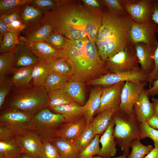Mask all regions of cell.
Returning <instances> with one entry per match:
<instances>
[{"label": "cell", "mask_w": 158, "mask_h": 158, "mask_svg": "<svg viewBox=\"0 0 158 158\" xmlns=\"http://www.w3.org/2000/svg\"><path fill=\"white\" fill-rule=\"evenodd\" d=\"M153 13L151 20L158 26V0H153Z\"/></svg>", "instance_id": "cell-52"}, {"label": "cell", "mask_w": 158, "mask_h": 158, "mask_svg": "<svg viewBox=\"0 0 158 158\" xmlns=\"http://www.w3.org/2000/svg\"><path fill=\"white\" fill-rule=\"evenodd\" d=\"M51 142L56 149L61 158H80V152L75 147L72 142L56 137Z\"/></svg>", "instance_id": "cell-24"}, {"label": "cell", "mask_w": 158, "mask_h": 158, "mask_svg": "<svg viewBox=\"0 0 158 158\" xmlns=\"http://www.w3.org/2000/svg\"><path fill=\"white\" fill-rule=\"evenodd\" d=\"M48 73H55L70 77L72 74V69L70 63L65 59L57 57L45 62Z\"/></svg>", "instance_id": "cell-27"}, {"label": "cell", "mask_w": 158, "mask_h": 158, "mask_svg": "<svg viewBox=\"0 0 158 158\" xmlns=\"http://www.w3.org/2000/svg\"><path fill=\"white\" fill-rule=\"evenodd\" d=\"M49 109L54 113L61 114L66 122H70L85 115L83 106L79 104L61 105Z\"/></svg>", "instance_id": "cell-23"}, {"label": "cell", "mask_w": 158, "mask_h": 158, "mask_svg": "<svg viewBox=\"0 0 158 158\" xmlns=\"http://www.w3.org/2000/svg\"><path fill=\"white\" fill-rule=\"evenodd\" d=\"M32 0H1L0 1V17L20 10L30 4Z\"/></svg>", "instance_id": "cell-35"}, {"label": "cell", "mask_w": 158, "mask_h": 158, "mask_svg": "<svg viewBox=\"0 0 158 158\" xmlns=\"http://www.w3.org/2000/svg\"><path fill=\"white\" fill-rule=\"evenodd\" d=\"M8 25L11 31L16 33L18 35L23 30L27 28L26 26L22 22L21 19L13 21Z\"/></svg>", "instance_id": "cell-50"}, {"label": "cell", "mask_w": 158, "mask_h": 158, "mask_svg": "<svg viewBox=\"0 0 158 158\" xmlns=\"http://www.w3.org/2000/svg\"><path fill=\"white\" fill-rule=\"evenodd\" d=\"M22 153L16 139L0 140V158H21Z\"/></svg>", "instance_id": "cell-29"}, {"label": "cell", "mask_w": 158, "mask_h": 158, "mask_svg": "<svg viewBox=\"0 0 158 158\" xmlns=\"http://www.w3.org/2000/svg\"><path fill=\"white\" fill-rule=\"evenodd\" d=\"M34 130L42 141L51 142L57 137L56 132L66 121L63 116L55 113L48 108L42 109L33 117Z\"/></svg>", "instance_id": "cell-6"}, {"label": "cell", "mask_w": 158, "mask_h": 158, "mask_svg": "<svg viewBox=\"0 0 158 158\" xmlns=\"http://www.w3.org/2000/svg\"><path fill=\"white\" fill-rule=\"evenodd\" d=\"M75 101L81 106L85 104V84L69 79L63 90Z\"/></svg>", "instance_id": "cell-25"}, {"label": "cell", "mask_w": 158, "mask_h": 158, "mask_svg": "<svg viewBox=\"0 0 158 158\" xmlns=\"http://www.w3.org/2000/svg\"><path fill=\"white\" fill-rule=\"evenodd\" d=\"M37 158H61L55 147L49 141H43Z\"/></svg>", "instance_id": "cell-40"}, {"label": "cell", "mask_w": 158, "mask_h": 158, "mask_svg": "<svg viewBox=\"0 0 158 158\" xmlns=\"http://www.w3.org/2000/svg\"><path fill=\"white\" fill-rule=\"evenodd\" d=\"M101 1L106 8L113 13L120 15L128 14L121 5V0H102Z\"/></svg>", "instance_id": "cell-45"}, {"label": "cell", "mask_w": 158, "mask_h": 158, "mask_svg": "<svg viewBox=\"0 0 158 158\" xmlns=\"http://www.w3.org/2000/svg\"><path fill=\"white\" fill-rule=\"evenodd\" d=\"M20 10H18L9 14L0 17V19L8 25L13 21L21 19Z\"/></svg>", "instance_id": "cell-49"}, {"label": "cell", "mask_w": 158, "mask_h": 158, "mask_svg": "<svg viewBox=\"0 0 158 158\" xmlns=\"http://www.w3.org/2000/svg\"><path fill=\"white\" fill-rule=\"evenodd\" d=\"M149 97L143 89L134 105V112L141 123H147L154 114L153 104L150 101Z\"/></svg>", "instance_id": "cell-18"}, {"label": "cell", "mask_w": 158, "mask_h": 158, "mask_svg": "<svg viewBox=\"0 0 158 158\" xmlns=\"http://www.w3.org/2000/svg\"><path fill=\"white\" fill-rule=\"evenodd\" d=\"M156 33L158 35V27L156 30ZM154 68L153 71L149 75L147 82L149 88L151 87L153 81L158 78V44L155 49L154 54Z\"/></svg>", "instance_id": "cell-47"}, {"label": "cell", "mask_w": 158, "mask_h": 158, "mask_svg": "<svg viewBox=\"0 0 158 158\" xmlns=\"http://www.w3.org/2000/svg\"><path fill=\"white\" fill-rule=\"evenodd\" d=\"M127 157L128 156L126 154H123V155L116 157H100L98 156H94L92 158H127Z\"/></svg>", "instance_id": "cell-57"}, {"label": "cell", "mask_w": 158, "mask_h": 158, "mask_svg": "<svg viewBox=\"0 0 158 158\" xmlns=\"http://www.w3.org/2000/svg\"><path fill=\"white\" fill-rule=\"evenodd\" d=\"M13 90V94L4 103V109H18L33 116L41 109L48 108V93L44 86Z\"/></svg>", "instance_id": "cell-4"}, {"label": "cell", "mask_w": 158, "mask_h": 158, "mask_svg": "<svg viewBox=\"0 0 158 158\" xmlns=\"http://www.w3.org/2000/svg\"><path fill=\"white\" fill-rule=\"evenodd\" d=\"M147 138L152 139L154 147L158 148V130L150 127L147 123H141L140 139Z\"/></svg>", "instance_id": "cell-41"}, {"label": "cell", "mask_w": 158, "mask_h": 158, "mask_svg": "<svg viewBox=\"0 0 158 158\" xmlns=\"http://www.w3.org/2000/svg\"><path fill=\"white\" fill-rule=\"evenodd\" d=\"M86 126L85 116L80 117L63 124L57 131V137L73 142L81 134Z\"/></svg>", "instance_id": "cell-17"}, {"label": "cell", "mask_w": 158, "mask_h": 158, "mask_svg": "<svg viewBox=\"0 0 158 158\" xmlns=\"http://www.w3.org/2000/svg\"><path fill=\"white\" fill-rule=\"evenodd\" d=\"M15 138L19 144L22 154H27L34 158H37L43 141L34 129L20 132Z\"/></svg>", "instance_id": "cell-13"}, {"label": "cell", "mask_w": 158, "mask_h": 158, "mask_svg": "<svg viewBox=\"0 0 158 158\" xmlns=\"http://www.w3.org/2000/svg\"><path fill=\"white\" fill-rule=\"evenodd\" d=\"M21 158H34L30 155L25 153H23L22 154Z\"/></svg>", "instance_id": "cell-58"}, {"label": "cell", "mask_w": 158, "mask_h": 158, "mask_svg": "<svg viewBox=\"0 0 158 158\" xmlns=\"http://www.w3.org/2000/svg\"><path fill=\"white\" fill-rule=\"evenodd\" d=\"M13 86L11 80L6 77L0 78V108L1 109L6 99Z\"/></svg>", "instance_id": "cell-43"}, {"label": "cell", "mask_w": 158, "mask_h": 158, "mask_svg": "<svg viewBox=\"0 0 158 158\" xmlns=\"http://www.w3.org/2000/svg\"><path fill=\"white\" fill-rule=\"evenodd\" d=\"M48 95L49 99L48 108L49 109L61 105L79 104L62 89L53 90L48 93Z\"/></svg>", "instance_id": "cell-30"}, {"label": "cell", "mask_w": 158, "mask_h": 158, "mask_svg": "<svg viewBox=\"0 0 158 158\" xmlns=\"http://www.w3.org/2000/svg\"><path fill=\"white\" fill-rule=\"evenodd\" d=\"M53 31L52 28L50 25L44 24L24 37L26 41L30 42L46 41Z\"/></svg>", "instance_id": "cell-37"}, {"label": "cell", "mask_w": 158, "mask_h": 158, "mask_svg": "<svg viewBox=\"0 0 158 158\" xmlns=\"http://www.w3.org/2000/svg\"><path fill=\"white\" fill-rule=\"evenodd\" d=\"M20 14L22 22L29 30L35 28L36 30L35 27L39 22L42 16L41 10L28 4L24 6Z\"/></svg>", "instance_id": "cell-26"}, {"label": "cell", "mask_w": 158, "mask_h": 158, "mask_svg": "<svg viewBox=\"0 0 158 158\" xmlns=\"http://www.w3.org/2000/svg\"><path fill=\"white\" fill-rule=\"evenodd\" d=\"M32 66L15 68L11 80L13 89L21 90L32 87L30 83L32 79Z\"/></svg>", "instance_id": "cell-22"}, {"label": "cell", "mask_w": 158, "mask_h": 158, "mask_svg": "<svg viewBox=\"0 0 158 158\" xmlns=\"http://www.w3.org/2000/svg\"><path fill=\"white\" fill-rule=\"evenodd\" d=\"M125 82L103 87L100 106L95 114L112 109L118 111L121 104V94ZM95 115V114H94Z\"/></svg>", "instance_id": "cell-14"}, {"label": "cell", "mask_w": 158, "mask_h": 158, "mask_svg": "<svg viewBox=\"0 0 158 158\" xmlns=\"http://www.w3.org/2000/svg\"><path fill=\"white\" fill-rule=\"evenodd\" d=\"M18 133L10 128L0 124V140L14 138Z\"/></svg>", "instance_id": "cell-48"}, {"label": "cell", "mask_w": 158, "mask_h": 158, "mask_svg": "<svg viewBox=\"0 0 158 158\" xmlns=\"http://www.w3.org/2000/svg\"><path fill=\"white\" fill-rule=\"evenodd\" d=\"M148 77L149 75L144 73L140 68L128 71L109 72L91 80L85 84L99 85L104 87L121 82H147Z\"/></svg>", "instance_id": "cell-8"}, {"label": "cell", "mask_w": 158, "mask_h": 158, "mask_svg": "<svg viewBox=\"0 0 158 158\" xmlns=\"http://www.w3.org/2000/svg\"><path fill=\"white\" fill-rule=\"evenodd\" d=\"M157 27V24L152 20L144 23L138 24L131 19L128 36L133 44L141 42L148 45L157 46L158 40L156 34Z\"/></svg>", "instance_id": "cell-10"}, {"label": "cell", "mask_w": 158, "mask_h": 158, "mask_svg": "<svg viewBox=\"0 0 158 158\" xmlns=\"http://www.w3.org/2000/svg\"><path fill=\"white\" fill-rule=\"evenodd\" d=\"M10 31H11V30L9 26L1 20L0 19V32L1 34H2L3 35L4 34Z\"/></svg>", "instance_id": "cell-54"}, {"label": "cell", "mask_w": 158, "mask_h": 158, "mask_svg": "<svg viewBox=\"0 0 158 158\" xmlns=\"http://www.w3.org/2000/svg\"><path fill=\"white\" fill-rule=\"evenodd\" d=\"M143 158H158V148L154 147Z\"/></svg>", "instance_id": "cell-55"}, {"label": "cell", "mask_w": 158, "mask_h": 158, "mask_svg": "<svg viewBox=\"0 0 158 158\" xmlns=\"http://www.w3.org/2000/svg\"><path fill=\"white\" fill-rule=\"evenodd\" d=\"M81 2L92 13L97 15H102L106 8L101 0H82Z\"/></svg>", "instance_id": "cell-44"}, {"label": "cell", "mask_w": 158, "mask_h": 158, "mask_svg": "<svg viewBox=\"0 0 158 158\" xmlns=\"http://www.w3.org/2000/svg\"><path fill=\"white\" fill-rule=\"evenodd\" d=\"M147 83V81L126 82L122 91L121 104L118 111L126 114H130L140 92Z\"/></svg>", "instance_id": "cell-12"}, {"label": "cell", "mask_w": 158, "mask_h": 158, "mask_svg": "<svg viewBox=\"0 0 158 158\" xmlns=\"http://www.w3.org/2000/svg\"><path fill=\"white\" fill-rule=\"evenodd\" d=\"M70 78L69 76L60 74L49 73L43 86L47 93L55 90H63Z\"/></svg>", "instance_id": "cell-31"}, {"label": "cell", "mask_w": 158, "mask_h": 158, "mask_svg": "<svg viewBox=\"0 0 158 158\" xmlns=\"http://www.w3.org/2000/svg\"><path fill=\"white\" fill-rule=\"evenodd\" d=\"M0 44V51L6 53L13 51L20 43L18 34L11 31L7 32L3 35Z\"/></svg>", "instance_id": "cell-36"}, {"label": "cell", "mask_w": 158, "mask_h": 158, "mask_svg": "<svg viewBox=\"0 0 158 158\" xmlns=\"http://www.w3.org/2000/svg\"><path fill=\"white\" fill-rule=\"evenodd\" d=\"M104 62L110 72H125L140 68L133 44L109 57Z\"/></svg>", "instance_id": "cell-7"}, {"label": "cell", "mask_w": 158, "mask_h": 158, "mask_svg": "<svg viewBox=\"0 0 158 158\" xmlns=\"http://www.w3.org/2000/svg\"><path fill=\"white\" fill-rule=\"evenodd\" d=\"M147 123L151 128L158 129V117L155 114L147 122Z\"/></svg>", "instance_id": "cell-53"}, {"label": "cell", "mask_w": 158, "mask_h": 158, "mask_svg": "<svg viewBox=\"0 0 158 158\" xmlns=\"http://www.w3.org/2000/svg\"><path fill=\"white\" fill-rule=\"evenodd\" d=\"M153 0H121V5L131 18L138 24L151 20Z\"/></svg>", "instance_id": "cell-11"}, {"label": "cell", "mask_w": 158, "mask_h": 158, "mask_svg": "<svg viewBox=\"0 0 158 158\" xmlns=\"http://www.w3.org/2000/svg\"><path fill=\"white\" fill-rule=\"evenodd\" d=\"M115 126L114 135L116 143L128 156L129 148L134 141L140 139L141 123L133 110L130 114H126L118 111L112 116Z\"/></svg>", "instance_id": "cell-5"}, {"label": "cell", "mask_w": 158, "mask_h": 158, "mask_svg": "<svg viewBox=\"0 0 158 158\" xmlns=\"http://www.w3.org/2000/svg\"><path fill=\"white\" fill-rule=\"evenodd\" d=\"M154 114L158 117V99L152 97V98Z\"/></svg>", "instance_id": "cell-56"}, {"label": "cell", "mask_w": 158, "mask_h": 158, "mask_svg": "<svg viewBox=\"0 0 158 158\" xmlns=\"http://www.w3.org/2000/svg\"><path fill=\"white\" fill-rule=\"evenodd\" d=\"M14 54L16 68L33 66L40 61L31 51L20 42L16 46Z\"/></svg>", "instance_id": "cell-21"}, {"label": "cell", "mask_w": 158, "mask_h": 158, "mask_svg": "<svg viewBox=\"0 0 158 158\" xmlns=\"http://www.w3.org/2000/svg\"><path fill=\"white\" fill-rule=\"evenodd\" d=\"M131 19L128 14H116L106 8L104 10L95 40L104 61L133 44L128 35Z\"/></svg>", "instance_id": "cell-3"}, {"label": "cell", "mask_w": 158, "mask_h": 158, "mask_svg": "<svg viewBox=\"0 0 158 158\" xmlns=\"http://www.w3.org/2000/svg\"><path fill=\"white\" fill-rule=\"evenodd\" d=\"M58 51V57L67 61L72 66L71 80L86 84L110 72L100 56L95 42L88 38L67 39L64 47Z\"/></svg>", "instance_id": "cell-2"}, {"label": "cell", "mask_w": 158, "mask_h": 158, "mask_svg": "<svg viewBox=\"0 0 158 158\" xmlns=\"http://www.w3.org/2000/svg\"><path fill=\"white\" fill-rule=\"evenodd\" d=\"M67 39L62 34L53 31L46 41L56 50L61 49L64 47Z\"/></svg>", "instance_id": "cell-42"}, {"label": "cell", "mask_w": 158, "mask_h": 158, "mask_svg": "<svg viewBox=\"0 0 158 158\" xmlns=\"http://www.w3.org/2000/svg\"><path fill=\"white\" fill-rule=\"evenodd\" d=\"M116 111L113 109H107L98 114L93 119L91 123L95 135L103 134L107 128L113 115Z\"/></svg>", "instance_id": "cell-28"}, {"label": "cell", "mask_w": 158, "mask_h": 158, "mask_svg": "<svg viewBox=\"0 0 158 158\" xmlns=\"http://www.w3.org/2000/svg\"><path fill=\"white\" fill-rule=\"evenodd\" d=\"M103 87L101 86L97 85L92 88L88 100L83 106L87 126L92 122L93 116L100 106Z\"/></svg>", "instance_id": "cell-20"}, {"label": "cell", "mask_w": 158, "mask_h": 158, "mask_svg": "<svg viewBox=\"0 0 158 158\" xmlns=\"http://www.w3.org/2000/svg\"><path fill=\"white\" fill-rule=\"evenodd\" d=\"M133 44L140 68L144 73L149 75L154 68V54L157 46L148 45L141 42Z\"/></svg>", "instance_id": "cell-16"}, {"label": "cell", "mask_w": 158, "mask_h": 158, "mask_svg": "<svg viewBox=\"0 0 158 158\" xmlns=\"http://www.w3.org/2000/svg\"><path fill=\"white\" fill-rule=\"evenodd\" d=\"M114 121L112 116L107 128L100 138V143L102 147L98 156L111 157L116 155L117 143L114 135Z\"/></svg>", "instance_id": "cell-19"}, {"label": "cell", "mask_w": 158, "mask_h": 158, "mask_svg": "<svg viewBox=\"0 0 158 158\" xmlns=\"http://www.w3.org/2000/svg\"><path fill=\"white\" fill-rule=\"evenodd\" d=\"M100 135H96L92 142L80 154V158H92L98 156L100 151L99 147Z\"/></svg>", "instance_id": "cell-39"}, {"label": "cell", "mask_w": 158, "mask_h": 158, "mask_svg": "<svg viewBox=\"0 0 158 158\" xmlns=\"http://www.w3.org/2000/svg\"><path fill=\"white\" fill-rule=\"evenodd\" d=\"M14 51L0 55V78L13 74L15 69Z\"/></svg>", "instance_id": "cell-32"}, {"label": "cell", "mask_w": 158, "mask_h": 158, "mask_svg": "<svg viewBox=\"0 0 158 158\" xmlns=\"http://www.w3.org/2000/svg\"><path fill=\"white\" fill-rule=\"evenodd\" d=\"M145 91L149 97H154L158 95V78L153 81L151 87L145 90Z\"/></svg>", "instance_id": "cell-51"}, {"label": "cell", "mask_w": 158, "mask_h": 158, "mask_svg": "<svg viewBox=\"0 0 158 158\" xmlns=\"http://www.w3.org/2000/svg\"><path fill=\"white\" fill-rule=\"evenodd\" d=\"M60 0H32L30 3L39 9L50 10L56 7Z\"/></svg>", "instance_id": "cell-46"}, {"label": "cell", "mask_w": 158, "mask_h": 158, "mask_svg": "<svg viewBox=\"0 0 158 158\" xmlns=\"http://www.w3.org/2000/svg\"><path fill=\"white\" fill-rule=\"evenodd\" d=\"M95 135L91 123L86 127L79 136L72 142L73 144L76 148L80 152L92 142Z\"/></svg>", "instance_id": "cell-34"}, {"label": "cell", "mask_w": 158, "mask_h": 158, "mask_svg": "<svg viewBox=\"0 0 158 158\" xmlns=\"http://www.w3.org/2000/svg\"><path fill=\"white\" fill-rule=\"evenodd\" d=\"M140 140L138 139L132 142L130 146L132 150L127 158H143L154 149L151 145L142 144Z\"/></svg>", "instance_id": "cell-38"}, {"label": "cell", "mask_w": 158, "mask_h": 158, "mask_svg": "<svg viewBox=\"0 0 158 158\" xmlns=\"http://www.w3.org/2000/svg\"><path fill=\"white\" fill-rule=\"evenodd\" d=\"M33 117L18 109H4L1 112L0 124L19 133L34 129Z\"/></svg>", "instance_id": "cell-9"}, {"label": "cell", "mask_w": 158, "mask_h": 158, "mask_svg": "<svg viewBox=\"0 0 158 158\" xmlns=\"http://www.w3.org/2000/svg\"><path fill=\"white\" fill-rule=\"evenodd\" d=\"M102 15L90 12L81 1L60 0L56 7L46 12L41 22L50 25L53 31L68 39L87 38L95 42Z\"/></svg>", "instance_id": "cell-1"}, {"label": "cell", "mask_w": 158, "mask_h": 158, "mask_svg": "<svg viewBox=\"0 0 158 158\" xmlns=\"http://www.w3.org/2000/svg\"><path fill=\"white\" fill-rule=\"evenodd\" d=\"M49 74L44 62L39 61L33 66L32 73L33 87L43 86Z\"/></svg>", "instance_id": "cell-33"}, {"label": "cell", "mask_w": 158, "mask_h": 158, "mask_svg": "<svg viewBox=\"0 0 158 158\" xmlns=\"http://www.w3.org/2000/svg\"><path fill=\"white\" fill-rule=\"evenodd\" d=\"M20 42L31 51L40 61L45 62L59 56V51L46 41L30 42L20 37Z\"/></svg>", "instance_id": "cell-15"}]
</instances>
